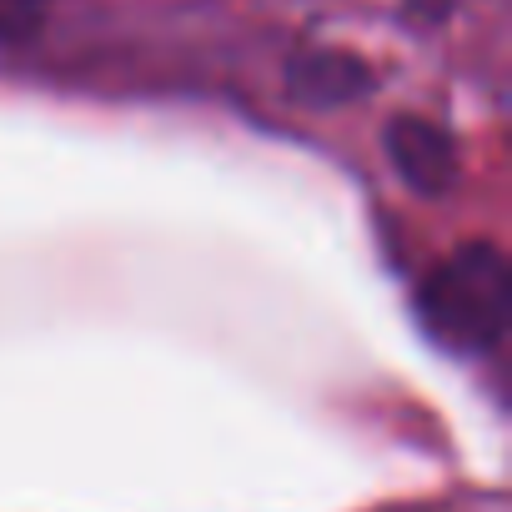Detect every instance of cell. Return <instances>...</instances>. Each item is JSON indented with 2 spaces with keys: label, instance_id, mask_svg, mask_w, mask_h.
<instances>
[{
  "label": "cell",
  "instance_id": "obj_1",
  "mask_svg": "<svg viewBox=\"0 0 512 512\" xmlns=\"http://www.w3.org/2000/svg\"><path fill=\"white\" fill-rule=\"evenodd\" d=\"M417 317L447 352H462V357L492 352L507 337V317H512V272H507L502 246L472 241L452 251L422 282Z\"/></svg>",
  "mask_w": 512,
  "mask_h": 512
},
{
  "label": "cell",
  "instance_id": "obj_2",
  "mask_svg": "<svg viewBox=\"0 0 512 512\" xmlns=\"http://www.w3.org/2000/svg\"><path fill=\"white\" fill-rule=\"evenodd\" d=\"M387 156H392L397 176L422 196H442L457 181V146L437 121H422V116L392 121L387 126Z\"/></svg>",
  "mask_w": 512,
  "mask_h": 512
},
{
  "label": "cell",
  "instance_id": "obj_3",
  "mask_svg": "<svg viewBox=\"0 0 512 512\" xmlns=\"http://www.w3.org/2000/svg\"><path fill=\"white\" fill-rule=\"evenodd\" d=\"M362 66L342 51H312L302 61H292V91L307 106H342L362 91Z\"/></svg>",
  "mask_w": 512,
  "mask_h": 512
},
{
  "label": "cell",
  "instance_id": "obj_4",
  "mask_svg": "<svg viewBox=\"0 0 512 512\" xmlns=\"http://www.w3.org/2000/svg\"><path fill=\"white\" fill-rule=\"evenodd\" d=\"M46 0H0V41H26L41 26Z\"/></svg>",
  "mask_w": 512,
  "mask_h": 512
}]
</instances>
